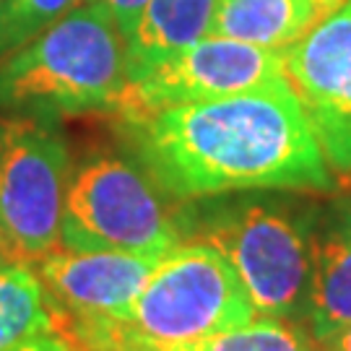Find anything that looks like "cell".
<instances>
[{
	"label": "cell",
	"instance_id": "obj_1",
	"mask_svg": "<svg viewBox=\"0 0 351 351\" xmlns=\"http://www.w3.org/2000/svg\"><path fill=\"white\" fill-rule=\"evenodd\" d=\"M146 175L177 201L229 193L333 190V169L289 78L123 120Z\"/></svg>",
	"mask_w": 351,
	"mask_h": 351
},
{
	"label": "cell",
	"instance_id": "obj_2",
	"mask_svg": "<svg viewBox=\"0 0 351 351\" xmlns=\"http://www.w3.org/2000/svg\"><path fill=\"white\" fill-rule=\"evenodd\" d=\"M255 307L221 252L182 242L159 258L123 320L68 328L65 339L81 351H180L193 341L250 323Z\"/></svg>",
	"mask_w": 351,
	"mask_h": 351
},
{
	"label": "cell",
	"instance_id": "obj_3",
	"mask_svg": "<svg viewBox=\"0 0 351 351\" xmlns=\"http://www.w3.org/2000/svg\"><path fill=\"white\" fill-rule=\"evenodd\" d=\"M125 88V37L84 0L0 63V114H114Z\"/></svg>",
	"mask_w": 351,
	"mask_h": 351
},
{
	"label": "cell",
	"instance_id": "obj_4",
	"mask_svg": "<svg viewBox=\"0 0 351 351\" xmlns=\"http://www.w3.org/2000/svg\"><path fill=\"white\" fill-rule=\"evenodd\" d=\"M198 198L180 211L185 242L221 252L255 313L300 320L310 291V213L271 195Z\"/></svg>",
	"mask_w": 351,
	"mask_h": 351
},
{
	"label": "cell",
	"instance_id": "obj_5",
	"mask_svg": "<svg viewBox=\"0 0 351 351\" xmlns=\"http://www.w3.org/2000/svg\"><path fill=\"white\" fill-rule=\"evenodd\" d=\"M180 213L141 164L114 151H88L71 167L60 213V247L164 258L180 247Z\"/></svg>",
	"mask_w": 351,
	"mask_h": 351
},
{
	"label": "cell",
	"instance_id": "obj_6",
	"mask_svg": "<svg viewBox=\"0 0 351 351\" xmlns=\"http://www.w3.org/2000/svg\"><path fill=\"white\" fill-rule=\"evenodd\" d=\"M71 151L55 117L0 114V229L24 263L60 247Z\"/></svg>",
	"mask_w": 351,
	"mask_h": 351
},
{
	"label": "cell",
	"instance_id": "obj_7",
	"mask_svg": "<svg viewBox=\"0 0 351 351\" xmlns=\"http://www.w3.org/2000/svg\"><path fill=\"white\" fill-rule=\"evenodd\" d=\"M284 78V50L208 34L130 81L114 114L130 120L175 104L221 99L271 86Z\"/></svg>",
	"mask_w": 351,
	"mask_h": 351
},
{
	"label": "cell",
	"instance_id": "obj_8",
	"mask_svg": "<svg viewBox=\"0 0 351 351\" xmlns=\"http://www.w3.org/2000/svg\"><path fill=\"white\" fill-rule=\"evenodd\" d=\"M284 71L328 167L351 180V0L289 45Z\"/></svg>",
	"mask_w": 351,
	"mask_h": 351
},
{
	"label": "cell",
	"instance_id": "obj_9",
	"mask_svg": "<svg viewBox=\"0 0 351 351\" xmlns=\"http://www.w3.org/2000/svg\"><path fill=\"white\" fill-rule=\"evenodd\" d=\"M156 258L58 247L34 263L52 307V328L123 320L156 268Z\"/></svg>",
	"mask_w": 351,
	"mask_h": 351
},
{
	"label": "cell",
	"instance_id": "obj_10",
	"mask_svg": "<svg viewBox=\"0 0 351 351\" xmlns=\"http://www.w3.org/2000/svg\"><path fill=\"white\" fill-rule=\"evenodd\" d=\"M307 330L317 343L351 323V198H336L310 213Z\"/></svg>",
	"mask_w": 351,
	"mask_h": 351
},
{
	"label": "cell",
	"instance_id": "obj_11",
	"mask_svg": "<svg viewBox=\"0 0 351 351\" xmlns=\"http://www.w3.org/2000/svg\"><path fill=\"white\" fill-rule=\"evenodd\" d=\"M349 0H219L211 34L287 50Z\"/></svg>",
	"mask_w": 351,
	"mask_h": 351
},
{
	"label": "cell",
	"instance_id": "obj_12",
	"mask_svg": "<svg viewBox=\"0 0 351 351\" xmlns=\"http://www.w3.org/2000/svg\"><path fill=\"white\" fill-rule=\"evenodd\" d=\"M219 0H149L125 39L128 84L211 34Z\"/></svg>",
	"mask_w": 351,
	"mask_h": 351
},
{
	"label": "cell",
	"instance_id": "obj_13",
	"mask_svg": "<svg viewBox=\"0 0 351 351\" xmlns=\"http://www.w3.org/2000/svg\"><path fill=\"white\" fill-rule=\"evenodd\" d=\"M52 328V307L32 263L0 268V351L19 349L24 341Z\"/></svg>",
	"mask_w": 351,
	"mask_h": 351
},
{
	"label": "cell",
	"instance_id": "obj_14",
	"mask_svg": "<svg viewBox=\"0 0 351 351\" xmlns=\"http://www.w3.org/2000/svg\"><path fill=\"white\" fill-rule=\"evenodd\" d=\"M180 351H323L300 320L255 315L250 323L193 341Z\"/></svg>",
	"mask_w": 351,
	"mask_h": 351
},
{
	"label": "cell",
	"instance_id": "obj_15",
	"mask_svg": "<svg viewBox=\"0 0 351 351\" xmlns=\"http://www.w3.org/2000/svg\"><path fill=\"white\" fill-rule=\"evenodd\" d=\"M75 5L81 0H0V63Z\"/></svg>",
	"mask_w": 351,
	"mask_h": 351
},
{
	"label": "cell",
	"instance_id": "obj_16",
	"mask_svg": "<svg viewBox=\"0 0 351 351\" xmlns=\"http://www.w3.org/2000/svg\"><path fill=\"white\" fill-rule=\"evenodd\" d=\"M88 3H101L107 11L112 13V19L120 26L123 37L128 39V34L133 32V26H136L141 11L146 8L149 0H88Z\"/></svg>",
	"mask_w": 351,
	"mask_h": 351
},
{
	"label": "cell",
	"instance_id": "obj_17",
	"mask_svg": "<svg viewBox=\"0 0 351 351\" xmlns=\"http://www.w3.org/2000/svg\"><path fill=\"white\" fill-rule=\"evenodd\" d=\"M13 351H81V349L73 346L65 336H60L58 330H47V333H39L34 339L24 341L19 349Z\"/></svg>",
	"mask_w": 351,
	"mask_h": 351
},
{
	"label": "cell",
	"instance_id": "obj_18",
	"mask_svg": "<svg viewBox=\"0 0 351 351\" xmlns=\"http://www.w3.org/2000/svg\"><path fill=\"white\" fill-rule=\"evenodd\" d=\"M320 346H323V351H351V323L346 328H341L333 339H328Z\"/></svg>",
	"mask_w": 351,
	"mask_h": 351
},
{
	"label": "cell",
	"instance_id": "obj_19",
	"mask_svg": "<svg viewBox=\"0 0 351 351\" xmlns=\"http://www.w3.org/2000/svg\"><path fill=\"white\" fill-rule=\"evenodd\" d=\"M11 263H24V261L16 258L11 242H8V237H5L3 229H0V268H3V265H11Z\"/></svg>",
	"mask_w": 351,
	"mask_h": 351
},
{
	"label": "cell",
	"instance_id": "obj_20",
	"mask_svg": "<svg viewBox=\"0 0 351 351\" xmlns=\"http://www.w3.org/2000/svg\"><path fill=\"white\" fill-rule=\"evenodd\" d=\"M130 351H151V349H130Z\"/></svg>",
	"mask_w": 351,
	"mask_h": 351
}]
</instances>
